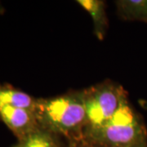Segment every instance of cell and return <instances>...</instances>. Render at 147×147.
Segmentation results:
<instances>
[{
  "label": "cell",
  "mask_w": 147,
  "mask_h": 147,
  "mask_svg": "<svg viewBox=\"0 0 147 147\" xmlns=\"http://www.w3.org/2000/svg\"><path fill=\"white\" fill-rule=\"evenodd\" d=\"M40 128L65 137L83 135L87 126L84 92L37 99L34 110Z\"/></svg>",
  "instance_id": "1"
},
{
  "label": "cell",
  "mask_w": 147,
  "mask_h": 147,
  "mask_svg": "<svg viewBox=\"0 0 147 147\" xmlns=\"http://www.w3.org/2000/svg\"><path fill=\"white\" fill-rule=\"evenodd\" d=\"M82 138L93 147H127L147 142V131L141 116L127 100L103 125L85 128Z\"/></svg>",
  "instance_id": "2"
},
{
  "label": "cell",
  "mask_w": 147,
  "mask_h": 147,
  "mask_svg": "<svg viewBox=\"0 0 147 147\" xmlns=\"http://www.w3.org/2000/svg\"><path fill=\"white\" fill-rule=\"evenodd\" d=\"M84 92L87 114L85 128H96L103 125L127 100L124 89L111 82H105Z\"/></svg>",
  "instance_id": "3"
},
{
  "label": "cell",
  "mask_w": 147,
  "mask_h": 147,
  "mask_svg": "<svg viewBox=\"0 0 147 147\" xmlns=\"http://www.w3.org/2000/svg\"><path fill=\"white\" fill-rule=\"evenodd\" d=\"M0 119L18 140L40 128L35 113L26 109L0 105Z\"/></svg>",
  "instance_id": "4"
},
{
  "label": "cell",
  "mask_w": 147,
  "mask_h": 147,
  "mask_svg": "<svg viewBox=\"0 0 147 147\" xmlns=\"http://www.w3.org/2000/svg\"><path fill=\"white\" fill-rule=\"evenodd\" d=\"M36 105L37 99L26 92L8 86H0V105H9L34 112Z\"/></svg>",
  "instance_id": "5"
},
{
  "label": "cell",
  "mask_w": 147,
  "mask_h": 147,
  "mask_svg": "<svg viewBox=\"0 0 147 147\" xmlns=\"http://www.w3.org/2000/svg\"><path fill=\"white\" fill-rule=\"evenodd\" d=\"M77 3L91 15L94 24L95 34L100 40L103 39L107 27L105 3L99 0H79Z\"/></svg>",
  "instance_id": "6"
},
{
  "label": "cell",
  "mask_w": 147,
  "mask_h": 147,
  "mask_svg": "<svg viewBox=\"0 0 147 147\" xmlns=\"http://www.w3.org/2000/svg\"><path fill=\"white\" fill-rule=\"evenodd\" d=\"M115 3L123 19L147 22V0H120Z\"/></svg>",
  "instance_id": "7"
},
{
  "label": "cell",
  "mask_w": 147,
  "mask_h": 147,
  "mask_svg": "<svg viewBox=\"0 0 147 147\" xmlns=\"http://www.w3.org/2000/svg\"><path fill=\"white\" fill-rule=\"evenodd\" d=\"M13 147H60L59 143L51 132L39 128L18 140Z\"/></svg>",
  "instance_id": "8"
},
{
  "label": "cell",
  "mask_w": 147,
  "mask_h": 147,
  "mask_svg": "<svg viewBox=\"0 0 147 147\" xmlns=\"http://www.w3.org/2000/svg\"><path fill=\"white\" fill-rule=\"evenodd\" d=\"M127 147H147V142H142L140 143H137L134 145H131L130 146Z\"/></svg>",
  "instance_id": "9"
},
{
  "label": "cell",
  "mask_w": 147,
  "mask_h": 147,
  "mask_svg": "<svg viewBox=\"0 0 147 147\" xmlns=\"http://www.w3.org/2000/svg\"><path fill=\"white\" fill-rule=\"evenodd\" d=\"M140 103H141V105H142V107L144 109L147 110V101H146V100H140Z\"/></svg>",
  "instance_id": "10"
},
{
  "label": "cell",
  "mask_w": 147,
  "mask_h": 147,
  "mask_svg": "<svg viewBox=\"0 0 147 147\" xmlns=\"http://www.w3.org/2000/svg\"><path fill=\"white\" fill-rule=\"evenodd\" d=\"M83 147H93V146H88V145H87V146H84Z\"/></svg>",
  "instance_id": "11"
}]
</instances>
